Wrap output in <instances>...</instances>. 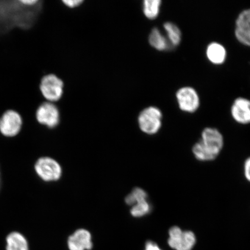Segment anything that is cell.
Returning <instances> with one entry per match:
<instances>
[{
  "label": "cell",
  "mask_w": 250,
  "mask_h": 250,
  "mask_svg": "<svg viewBox=\"0 0 250 250\" xmlns=\"http://www.w3.org/2000/svg\"><path fill=\"white\" fill-rule=\"evenodd\" d=\"M162 115L158 107H148L140 112L138 118L140 129L143 132L154 135L160 130L162 126Z\"/></svg>",
  "instance_id": "cell-3"
},
{
  "label": "cell",
  "mask_w": 250,
  "mask_h": 250,
  "mask_svg": "<svg viewBox=\"0 0 250 250\" xmlns=\"http://www.w3.org/2000/svg\"><path fill=\"white\" fill-rule=\"evenodd\" d=\"M162 4L161 0H145L143 1L144 14L149 20H155L158 17Z\"/></svg>",
  "instance_id": "cell-15"
},
{
  "label": "cell",
  "mask_w": 250,
  "mask_h": 250,
  "mask_svg": "<svg viewBox=\"0 0 250 250\" xmlns=\"http://www.w3.org/2000/svg\"><path fill=\"white\" fill-rule=\"evenodd\" d=\"M167 243L174 250H192L196 243L194 232L189 230H183L178 226L171 227L168 230Z\"/></svg>",
  "instance_id": "cell-2"
},
{
  "label": "cell",
  "mask_w": 250,
  "mask_h": 250,
  "mask_svg": "<svg viewBox=\"0 0 250 250\" xmlns=\"http://www.w3.org/2000/svg\"><path fill=\"white\" fill-rule=\"evenodd\" d=\"M176 99L181 111L193 113L199 108V96L196 90L192 87H181L176 93Z\"/></svg>",
  "instance_id": "cell-7"
},
{
  "label": "cell",
  "mask_w": 250,
  "mask_h": 250,
  "mask_svg": "<svg viewBox=\"0 0 250 250\" xmlns=\"http://www.w3.org/2000/svg\"><path fill=\"white\" fill-rule=\"evenodd\" d=\"M34 170L37 176L45 182H52L61 179L62 169L55 159L44 156L40 158L34 165Z\"/></svg>",
  "instance_id": "cell-4"
},
{
  "label": "cell",
  "mask_w": 250,
  "mask_h": 250,
  "mask_svg": "<svg viewBox=\"0 0 250 250\" xmlns=\"http://www.w3.org/2000/svg\"><path fill=\"white\" fill-rule=\"evenodd\" d=\"M227 50L221 43L212 42L206 49V56L212 64H222L227 58Z\"/></svg>",
  "instance_id": "cell-12"
},
{
  "label": "cell",
  "mask_w": 250,
  "mask_h": 250,
  "mask_svg": "<svg viewBox=\"0 0 250 250\" xmlns=\"http://www.w3.org/2000/svg\"><path fill=\"white\" fill-rule=\"evenodd\" d=\"M22 126V118L17 111L8 110L0 118V133L7 138L17 136Z\"/></svg>",
  "instance_id": "cell-6"
},
{
  "label": "cell",
  "mask_w": 250,
  "mask_h": 250,
  "mask_svg": "<svg viewBox=\"0 0 250 250\" xmlns=\"http://www.w3.org/2000/svg\"><path fill=\"white\" fill-rule=\"evenodd\" d=\"M21 4L26 5L29 6V7H33V6L37 5V4H39V1H37V0H21V1H20Z\"/></svg>",
  "instance_id": "cell-23"
},
{
  "label": "cell",
  "mask_w": 250,
  "mask_h": 250,
  "mask_svg": "<svg viewBox=\"0 0 250 250\" xmlns=\"http://www.w3.org/2000/svg\"><path fill=\"white\" fill-rule=\"evenodd\" d=\"M250 26V9H245L237 17L236 26Z\"/></svg>",
  "instance_id": "cell-19"
},
{
  "label": "cell",
  "mask_w": 250,
  "mask_h": 250,
  "mask_svg": "<svg viewBox=\"0 0 250 250\" xmlns=\"http://www.w3.org/2000/svg\"><path fill=\"white\" fill-rule=\"evenodd\" d=\"M243 173L246 180L250 183V156L244 162Z\"/></svg>",
  "instance_id": "cell-20"
},
{
  "label": "cell",
  "mask_w": 250,
  "mask_h": 250,
  "mask_svg": "<svg viewBox=\"0 0 250 250\" xmlns=\"http://www.w3.org/2000/svg\"><path fill=\"white\" fill-rule=\"evenodd\" d=\"M231 115L236 123L242 125L250 124V100L237 98L231 107Z\"/></svg>",
  "instance_id": "cell-9"
},
{
  "label": "cell",
  "mask_w": 250,
  "mask_h": 250,
  "mask_svg": "<svg viewBox=\"0 0 250 250\" xmlns=\"http://www.w3.org/2000/svg\"><path fill=\"white\" fill-rule=\"evenodd\" d=\"M5 250H30L29 241L23 233L15 230L5 237Z\"/></svg>",
  "instance_id": "cell-11"
},
{
  "label": "cell",
  "mask_w": 250,
  "mask_h": 250,
  "mask_svg": "<svg viewBox=\"0 0 250 250\" xmlns=\"http://www.w3.org/2000/svg\"><path fill=\"white\" fill-rule=\"evenodd\" d=\"M36 119L39 123L52 129L60 123V112L56 106L51 102L42 103L36 111Z\"/></svg>",
  "instance_id": "cell-8"
},
{
  "label": "cell",
  "mask_w": 250,
  "mask_h": 250,
  "mask_svg": "<svg viewBox=\"0 0 250 250\" xmlns=\"http://www.w3.org/2000/svg\"><path fill=\"white\" fill-rule=\"evenodd\" d=\"M62 2L68 8H74L82 4L83 1V0H64Z\"/></svg>",
  "instance_id": "cell-21"
},
{
  "label": "cell",
  "mask_w": 250,
  "mask_h": 250,
  "mask_svg": "<svg viewBox=\"0 0 250 250\" xmlns=\"http://www.w3.org/2000/svg\"><path fill=\"white\" fill-rule=\"evenodd\" d=\"M67 245L70 250H91L93 247L91 234L86 229H78L68 237Z\"/></svg>",
  "instance_id": "cell-10"
},
{
  "label": "cell",
  "mask_w": 250,
  "mask_h": 250,
  "mask_svg": "<svg viewBox=\"0 0 250 250\" xmlns=\"http://www.w3.org/2000/svg\"><path fill=\"white\" fill-rule=\"evenodd\" d=\"M149 44L159 51H167L171 48V46L167 39L158 28L152 29L148 39Z\"/></svg>",
  "instance_id": "cell-13"
},
{
  "label": "cell",
  "mask_w": 250,
  "mask_h": 250,
  "mask_svg": "<svg viewBox=\"0 0 250 250\" xmlns=\"http://www.w3.org/2000/svg\"><path fill=\"white\" fill-rule=\"evenodd\" d=\"M234 34L240 43L250 46V26H236Z\"/></svg>",
  "instance_id": "cell-18"
},
{
  "label": "cell",
  "mask_w": 250,
  "mask_h": 250,
  "mask_svg": "<svg viewBox=\"0 0 250 250\" xmlns=\"http://www.w3.org/2000/svg\"><path fill=\"white\" fill-rule=\"evenodd\" d=\"M64 83L61 78L54 74L46 75L41 81L40 89L48 102L59 101L63 94Z\"/></svg>",
  "instance_id": "cell-5"
},
{
  "label": "cell",
  "mask_w": 250,
  "mask_h": 250,
  "mask_svg": "<svg viewBox=\"0 0 250 250\" xmlns=\"http://www.w3.org/2000/svg\"><path fill=\"white\" fill-rule=\"evenodd\" d=\"M145 250H162L157 244L154 242L148 241L146 244Z\"/></svg>",
  "instance_id": "cell-22"
},
{
  "label": "cell",
  "mask_w": 250,
  "mask_h": 250,
  "mask_svg": "<svg viewBox=\"0 0 250 250\" xmlns=\"http://www.w3.org/2000/svg\"><path fill=\"white\" fill-rule=\"evenodd\" d=\"M151 210V206L148 199L144 200L132 206L130 214L133 217L141 218L148 214Z\"/></svg>",
  "instance_id": "cell-16"
},
{
  "label": "cell",
  "mask_w": 250,
  "mask_h": 250,
  "mask_svg": "<svg viewBox=\"0 0 250 250\" xmlns=\"http://www.w3.org/2000/svg\"><path fill=\"white\" fill-rule=\"evenodd\" d=\"M146 199H148L147 193L140 188H136L126 197L125 202L127 205L132 206Z\"/></svg>",
  "instance_id": "cell-17"
},
{
  "label": "cell",
  "mask_w": 250,
  "mask_h": 250,
  "mask_svg": "<svg viewBox=\"0 0 250 250\" xmlns=\"http://www.w3.org/2000/svg\"><path fill=\"white\" fill-rule=\"evenodd\" d=\"M167 37L171 47L179 45L181 42L182 34L180 28L176 24L167 21L164 24Z\"/></svg>",
  "instance_id": "cell-14"
},
{
  "label": "cell",
  "mask_w": 250,
  "mask_h": 250,
  "mask_svg": "<svg viewBox=\"0 0 250 250\" xmlns=\"http://www.w3.org/2000/svg\"><path fill=\"white\" fill-rule=\"evenodd\" d=\"M224 146L223 134L216 128L208 127L203 130L201 139L193 146L192 152L198 161L211 162L220 154Z\"/></svg>",
  "instance_id": "cell-1"
}]
</instances>
